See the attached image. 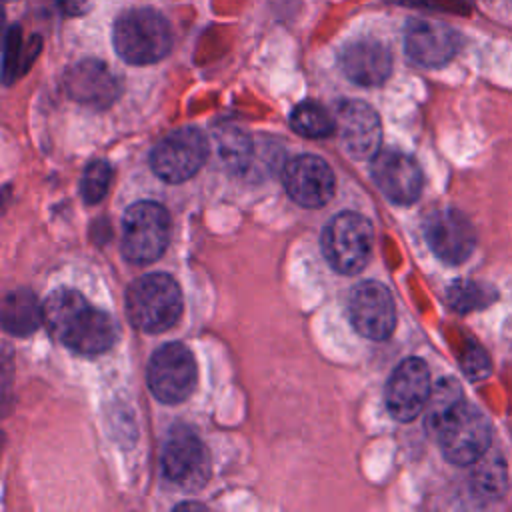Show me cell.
I'll use <instances>...</instances> for the list:
<instances>
[{
    "label": "cell",
    "instance_id": "cell-1",
    "mask_svg": "<svg viewBox=\"0 0 512 512\" xmlns=\"http://www.w3.org/2000/svg\"><path fill=\"white\" fill-rule=\"evenodd\" d=\"M44 324L66 348L80 354H102L118 340L116 320L92 308L88 300L72 288H56L42 302Z\"/></svg>",
    "mask_w": 512,
    "mask_h": 512
},
{
    "label": "cell",
    "instance_id": "cell-2",
    "mask_svg": "<svg viewBox=\"0 0 512 512\" xmlns=\"http://www.w3.org/2000/svg\"><path fill=\"white\" fill-rule=\"evenodd\" d=\"M118 56L134 66L154 64L172 48V28L154 8H134L124 12L112 32Z\"/></svg>",
    "mask_w": 512,
    "mask_h": 512
},
{
    "label": "cell",
    "instance_id": "cell-3",
    "mask_svg": "<svg viewBox=\"0 0 512 512\" xmlns=\"http://www.w3.org/2000/svg\"><path fill=\"white\" fill-rule=\"evenodd\" d=\"M128 320L142 332H164L182 314V292L176 280L156 272L134 280L126 292Z\"/></svg>",
    "mask_w": 512,
    "mask_h": 512
},
{
    "label": "cell",
    "instance_id": "cell-4",
    "mask_svg": "<svg viewBox=\"0 0 512 512\" xmlns=\"http://www.w3.org/2000/svg\"><path fill=\"white\" fill-rule=\"evenodd\" d=\"M172 222L158 202H136L122 218V254L134 264L154 262L170 242Z\"/></svg>",
    "mask_w": 512,
    "mask_h": 512
},
{
    "label": "cell",
    "instance_id": "cell-5",
    "mask_svg": "<svg viewBox=\"0 0 512 512\" xmlns=\"http://www.w3.org/2000/svg\"><path fill=\"white\" fill-rule=\"evenodd\" d=\"M434 438L446 460L456 466H468L486 454L490 446V424L476 406L462 400L442 420Z\"/></svg>",
    "mask_w": 512,
    "mask_h": 512
},
{
    "label": "cell",
    "instance_id": "cell-6",
    "mask_svg": "<svg viewBox=\"0 0 512 512\" xmlns=\"http://www.w3.org/2000/svg\"><path fill=\"white\" fill-rule=\"evenodd\" d=\"M320 242L328 264L336 272L356 274L370 258L372 224L358 212H340L326 224Z\"/></svg>",
    "mask_w": 512,
    "mask_h": 512
},
{
    "label": "cell",
    "instance_id": "cell-7",
    "mask_svg": "<svg viewBox=\"0 0 512 512\" xmlns=\"http://www.w3.org/2000/svg\"><path fill=\"white\" fill-rule=\"evenodd\" d=\"M208 156V142L198 128L184 126L166 134L150 154L156 176L176 184L192 178Z\"/></svg>",
    "mask_w": 512,
    "mask_h": 512
},
{
    "label": "cell",
    "instance_id": "cell-8",
    "mask_svg": "<svg viewBox=\"0 0 512 512\" xmlns=\"http://www.w3.org/2000/svg\"><path fill=\"white\" fill-rule=\"evenodd\" d=\"M196 384V362L192 352L178 342L160 346L148 364V386L164 404L186 400Z\"/></svg>",
    "mask_w": 512,
    "mask_h": 512
},
{
    "label": "cell",
    "instance_id": "cell-9",
    "mask_svg": "<svg viewBox=\"0 0 512 512\" xmlns=\"http://www.w3.org/2000/svg\"><path fill=\"white\" fill-rule=\"evenodd\" d=\"M160 466L166 480L182 490H198L210 474L208 452L202 440L188 428H174L162 448Z\"/></svg>",
    "mask_w": 512,
    "mask_h": 512
},
{
    "label": "cell",
    "instance_id": "cell-10",
    "mask_svg": "<svg viewBox=\"0 0 512 512\" xmlns=\"http://www.w3.org/2000/svg\"><path fill=\"white\" fill-rule=\"evenodd\" d=\"M432 384L424 360L406 358L392 372L386 384V406L394 420L410 422L424 408L430 398Z\"/></svg>",
    "mask_w": 512,
    "mask_h": 512
},
{
    "label": "cell",
    "instance_id": "cell-11",
    "mask_svg": "<svg viewBox=\"0 0 512 512\" xmlns=\"http://www.w3.org/2000/svg\"><path fill=\"white\" fill-rule=\"evenodd\" d=\"M424 238L430 250L448 264L464 262L476 246L472 222L454 208L432 210L424 220Z\"/></svg>",
    "mask_w": 512,
    "mask_h": 512
},
{
    "label": "cell",
    "instance_id": "cell-12",
    "mask_svg": "<svg viewBox=\"0 0 512 512\" xmlns=\"http://www.w3.org/2000/svg\"><path fill=\"white\" fill-rule=\"evenodd\" d=\"M350 320L356 332L370 340H386L396 326V306L390 290L376 282H362L350 296Z\"/></svg>",
    "mask_w": 512,
    "mask_h": 512
},
{
    "label": "cell",
    "instance_id": "cell-13",
    "mask_svg": "<svg viewBox=\"0 0 512 512\" xmlns=\"http://www.w3.org/2000/svg\"><path fill=\"white\" fill-rule=\"evenodd\" d=\"M460 34L436 20H410L404 32V50L408 58L424 68H438L450 62L460 50Z\"/></svg>",
    "mask_w": 512,
    "mask_h": 512
},
{
    "label": "cell",
    "instance_id": "cell-14",
    "mask_svg": "<svg viewBox=\"0 0 512 512\" xmlns=\"http://www.w3.org/2000/svg\"><path fill=\"white\" fill-rule=\"evenodd\" d=\"M282 182L288 196L304 208L324 206L336 188L332 168L326 160L314 154H304L290 160L284 166Z\"/></svg>",
    "mask_w": 512,
    "mask_h": 512
},
{
    "label": "cell",
    "instance_id": "cell-15",
    "mask_svg": "<svg viewBox=\"0 0 512 512\" xmlns=\"http://www.w3.org/2000/svg\"><path fill=\"white\" fill-rule=\"evenodd\" d=\"M336 132L348 156L374 158L380 148L382 128L376 110L360 100H346L336 112Z\"/></svg>",
    "mask_w": 512,
    "mask_h": 512
},
{
    "label": "cell",
    "instance_id": "cell-16",
    "mask_svg": "<svg viewBox=\"0 0 512 512\" xmlns=\"http://www.w3.org/2000/svg\"><path fill=\"white\" fill-rule=\"evenodd\" d=\"M372 178L380 192L396 204H412L422 192L418 162L398 150H382L372 158Z\"/></svg>",
    "mask_w": 512,
    "mask_h": 512
},
{
    "label": "cell",
    "instance_id": "cell-17",
    "mask_svg": "<svg viewBox=\"0 0 512 512\" xmlns=\"http://www.w3.org/2000/svg\"><path fill=\"white\" fill-rule=\"evenodd\" d=\"M66 94L92 108H108L120 96V80L112 70L94 58L72 64L62 78Z\"/></svg>",
    "mask_w": 512,
    "mask_h": 512
},
{
    "label": "cell",
    "instance_id": "cell-18",
    "mask_svg": "<svg viewBox=\"0 0 512 512\" xmlns=\"http://www.w3.org/2000/svg\"><path fill=\"white\" fill-rule=\"evenodd\" d=\"M340 68L360 86H378L392 72V54L376 40H356L340 52Z\"/></svg>",
    "mask_w": 512,
    "mask_h": 512
},
{
    "label": "cell",
    "instance_id": "cell-19",
    "mask_svg": "<svg viewBox=\"0 0 512 512\" xmlns=\"http://www.w3.org/2000/svg\"><path fill=\"white\" fill-rule=\"evenodd\" d=\"M40 322H44L42 304L30 290L16 288L4 296L2 326L6 332L14 336H28L40 326Z\"/></svg>",
    "mask_w": 512,
    "mask_h": 512
},
{
    "label": "cell",
    "instance_id": "cell-20",
    "mask_svg": "<svg viewBox=\"0 0 512 512\" xmlns=\"http://www.w3.org/2000/svg\"><path fill=\"white\" fill-rule=\"evenodd\" d=\"M214 140L220 160L232 172H244L254 156L252 138L238 126L222 124L214 130Z\"/></svg>",
    "mask_w": 512,
    "mask_h": 512
},
{
    "label": "cell",
    "instance_id": "cell-21",
    "mask_svg": "<svg viewBox=\"0 0 512 512\" xmlns=\"http://www.w3.org/2000/svg\"><path fill=\"white\" fill-rule=\"evenodd\" d=\"M290 126L304 138H328L336 130L330 112L316 102H300L290 114Z\"/></svg>",
    "mask_w": 512,
    "mask_h": 512
},
{
    "label": "cell",
    "instance_id": "cell-22",
    "mask_svg": "<svg viewBox=\"0 0 512 512\" xmlns=\"http://www.w3.org/2000/svg\"><path fill=\"white\" fill-rule=\"evenodd\" d=\"M462 400H464L462 388L452 378H444L434 386V390L430 392V398L426 402V418H424V426H426L430 436L436 434L442 420Z\"/></svg>",
    "mask_w": 512,
    "mask_h": 512
},
{
    "label": "cell",
    "instance_id": "cell-23",
    "mask_svg": "<svg viewBox=\"0 0 512 512\" xmlns=\"http://www.w3.org/2000/svg\"><path fill=\"white\" fill-rule=\"evenodd\" d=\"M472 488L482 498H500L506 490V464L500 456L486 454L476 462L472 474Z\"/></svg>",
    "mask_w": 512,
    "mask_h": 512
},
{
    "label": "cell",
    "instance_id": "cell-24",
    "mask_svg": "<svg viewBox=\"0 0 512 512\" xmlns=\"http://www.w3.org/2000/svg\"><path fill=\"white\" fill-rule=\"evenodd\" d=\"M446 298L450 308H454L456 312H472L488 306L496 298V292L492 290V286H486L480 282L458 280L450 284Z\"/></svg>",
    "mask_w": 512,
    "mask_h": 512
},
{
    "label": "cell",
    "instance_id": "cell-25",
    "mask_svg": "<svg viewBox=\"0 0 512 512\" xmlns=\"http://www.w3.org/2000/svg\"><path fill=\"white\" fill-rule=\"evenodd\" d=\"M112 180V168L106 160H92L82 176L80 182V194L86 204H98L110 186Z\"/></svg>",
    "mask_w": 512,
    "mask_h": 512
},
{
    "label": "cell",
    "instance_id": "cell-26",
    "mask_svg": "<svg viewBox=\"0 0 512 512\" xmlns=\"http://www.w3.org/2000/svg\"><path fill=\"white\" fill-rule=\"evenodd\" d=\"M460 366L468 380H482L490 374L492 364L482 346H478L476 342H468V346L464 348V352L460 356Z\"/></svg>",
    "mask_w": 512,
    "mask_h": 512
},
{
    "label": "cell",
    "instance_id": "cell-27",
    "mask_svg": "<svg viewBox=\"0 0 512 512\" xmlns=\"http://www.w3.org/2000/svg\"><path fill=\"white\" fill-rule=\"evenodd\" d=\"M18 50H20V28L12 26L4 40V78H6V82H10V76L16 70Z\"/></svg>",
    "mask_w": 512,
    "mask_h": 512
},
{
    "label": "cell",
    "instance_id": "cell-28",
    "mask_svg": "<svg viewBox=\"0 0 512 512\" xmlns=\"http://www.w3.org/2000/svg\"><path fill=\"white\" fill-rule=\"evenodd\" d=\"M66 16H82L92 8V0H54Z\"/></svg>",
    "mask_w": 512,
    "mask_h": 512
},
{
    "label": "cell",
    "instance_id": "cell-29",
    "mask_svg": "<svg viewBox=\"0 0 512 512\" xmlns=\"http://www.w3.org/2000/svg\"><path fill=\"white\" fill-rule=\"evenodd\" d=\"M4 2H14V0H4Z\"/></svg>",
    "mask_w": 512,
    "mask_h": 512
}]
</instances>
